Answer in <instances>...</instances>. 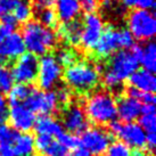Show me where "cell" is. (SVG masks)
I'll return each mask as SVG.
<instances>
[{
    "instance_id": "cell-37",
    "label": "cell",
    "mask_w": 156,
    "mask_h": 156,
    "mask_svg": "<svg viewBox=\"0 0 156 156\" xmlns=\"http://www.w3.org/2000/svg\"><path fill=\"white\" fill-rule=\"evenodd\" d=\"M20 0H0V14H10Z\"/></svg>"
},
{
    "instance_id": "cell-19",
    "label": "cell",
    "mask_w": 156,
    "mask_h": 156,
    "mask_svg": "<svg viewBox=\"0 0 156 156\" xmlns=\"http://www.w3.org/2000/svg\"><path fill=\"white\" fill-rule=\"evenodd\" d=\"M81 33H82V23L75 20V21L64 23L63 25L58 26L56 35L57 38L59 37L67 44L72 46H78L80 44Z\"/></svg>"
},
{
    "instance_id": "cell-22",
    "label": "cell",
    "mask_w": 156,
    "mask_h": 156,
    "mask_svg": "<svg viewBox=\"0 0 156 156\" xmlns=\"http://www.w3.org/2000/svg\"><path fill=\"white\" fill-rule=\"evenodd\" d=\"M33 89L34 88L31 87V86L21 84V83H17L16 86H13L12 89L8 91L9 106L15 104H24V101L31 95V92H32Z\"/></svg>"
},
{
    "instance_id": "cell-34",
    "label": "cell",
    "mask_w": 156,
    "mask_h": 156,
    "mask_svg": "<svg viewBox=\"0 0 156 156\" xmlns=\"http://www.w3.org/2000/svg\"><path fill=\"white\" fill-rule=\"evenodd\" d=\"M57 139H58L57 141L61 144V145H63L66 149H75L80 145V139L71 133L63 132L59 137H57Z\"/></svg>"
},
{
    "instance_id": "cell-33",
    "label": "cell",
    "mask_w": 156,
    "mask_h": 156,
    "mask_svg": "<svg viewBox=\"0 0 156 156\" xmlns=\"http://www.w3.org/2000/svg\"><path fill=\"white\" fill-rule=\"evenodd\" d=\"M117 38H119V46L123 49H130L134 46V39L129 30L121 29L117 30Z\"/></svg>"
},
{
    "instance_id": "cell-14",
    "label": "cell",
    "mask_w": 156,
    "mask_h": 156,
    "mask_svg": "<svg viewBox=\"0 0 156 156\" xmlns=\"http://www.w3.org/2000/svg\"><path fill=\"white\" fill-rule=\"evenodd\" d=\"M120 48L119 46V38H117V29L114 26L108 25L106 30L103 31L99 40L95 46V55L99 59L108 58Z\"/></svg>"
},
{
    "instance_id": "cell-3",
    "label": "cell",
    "mask_w": 156,
    "mask_h": 156,
    "mask_svg": "<svg viewBox=\"0 0 156 156\" xmlns=\"http://www.w3.org/2000/svg\"><path fill=\"white\" fill-rule=\"evenodd\" d=\"M64 80L69 90L84 94L97 87L99 82V72L95 65L87 62H75L66 67Z\"/></svg>"
},
{
    "instance_id": "cell-9",
    "label": "cell",
    "mask_w": 156,
    "mask_h": 156,
    "mask_svg": "<svg viewBox=\"0 0 156 156\" xmlns=\"http://www.w3.org/2000/svg\"><path fill=\"white\" fill-rule=\"evenodd\" d=\"M39 61L37 56L30 52L23 54L16 59L12 69L14 81H17L21 84H29L34 82L38 75Z\"/></svg>"
},
{
    "instance_id": "cell-23",
    "label": "cell",
    "mask_w": 156,
    "mask_h": 156,
    "mask_svg": "<svg viewBox=\"0 0 156 156\" xmlns=\"http://www.w3.org/2000/svg\"><path fill=\"white\" fill-rule=\"evenodd\" d=\"M139 63H141L145 69L151 73L156 71V47L153 41L147 42L146 46L143 47Z\"/></svg>"
},
{
    "instance_id": "cell-18",
    "label": "cell",
    "mask_w": 156,
    "mask_h": 156,
    "mask_svg": "<svg viewBox=\"0 0 156 156\" xmlns=\"http://www.w3.org/2000/svg\"><path fill=\"white\" fill-rule=\"evenodd\" d=\"M129 81H130L131 87L139 91H143V92L154 94L156 89V79L154 74L146 69L136 71L129 78Z\"/></svg>"
},
{
    "instance_id": "cell-4",
    "label": "cell",
    "mask_w": 156,
    "mask_h": 156,
    "mask_svg": "<svg viewBox=\"0 0 156 156\" xmlns=\"http://www.w3.org/2000/svg\"><path fill=\"white\" fill-rule=\"evenodd\" d=\"M128 26L133 39L147 41L153 39L156 32L155 15L151 10L133 9L128 15Z\"/></svg>"
},
{
    "instance_id": "cell-16",
    "label": "cell",
    "mask_w": 156,
    "mask_h": 156,
    "mask_svg": "<svg viewBox=\"0 0 156 156\" xmlns=\"http://www.w3.org/2000/svg\"><path fill=\"white\" fill-rule=\"evenodd\" d=\"M24 51L25 46L23 42L22 35L16 32L8 34L0 44V55L8 61L17 59L24 54Z\"/></svg>"
},
{
    "instance_id": "cell-25",
    "label": "cell",
    "mask_w": 156,
    "mask_h": 156,
    "mask_svg": "<svg viewBox=\"0 0 156 156\" xmlns=\"http://www.w3.org/2000/svg\"><path fill=\"white\" fill-rule=\"evenodd\" d=\"M13 12H14L13 16L15 18V21L20 23H24V24L30 21L31 16L33 14L32 8H31V6L29 5V2L23 1V0L18 1L17 5L15 6V8L13 9Z\"/></svg>"
},
{
    "instance_id": "cell-1",
    "label": "cell",
    "mask_w": 156,
    "mask_h": 156,
    "mask_svg": "<svg viewBox=\"0 0 156 156\" xmlns=\"http://www.w3.org/2000/svg\"><path fill=\"white\" fill-rule=\"evenodd\" d=\"M88 121L97 126L109 124L117 116L116 101L108 90H96L84 103Z\"/></svg>"
},
{
    "instance_id": "cell-29",
    "label": "cell",
    "mask_w": 156,
    "mask_h": 156,
    "mask_svg": "<svg viewBox=\"0 0 156 156\" xmlns=\"http://www.w3.org/2000/svg\"><path fill=\"white\" fill-rule=\"evenodd\" d=\"M18 136L12 126H8L5 123H0V145H12Z\"/></svg>"
},
{
    "instance_id": "cell-43",
    "label": "cell",
    "mask_w": 156,
    "mask_h": 156,
    "mask_svg": "<svg viewBox=\"0 0 156 156\" xmlns=\"http://www.w3.org/2000/svg\"><path fill=\"white\" fill-rule=\"evenodd\" d=\"M132 156H153L152 154H145V153H141V152H134L133 154H132Z\"/></svg>"
},
{
    "instance_id": "cell-21",
    "label": "cell",
    "mask_w": 156,
    "mask_h": 156,
    "mask_svg": "<svg viewBox=\"0 0 156 156\" xmlns=\"http://www.w3.org/2000/svg\"><path fill=\"white\" fill-rule=\"evenodd\" d=\"M13 144L15 156H32L34 152V138L30 133L18 134Z\"/></svg>"
},
{
    "instance_id": "cell-12",
    "label": "cell",
    "mask_w": 156,
    "mask_h": 156,
    "mask_svg": "<svg viewBox=\"0 0 156 156\" xmlns=\"http://www.w3.org/2000/svg\"><path fill=\"white\" fill-rule=\"evenodd\" d=\"M62 122L66 130L74 134L84 132L89 126L86 112L79 103H71L64 107Z\"/></svg>"
},
{
    "instance_id": "cell-15",
    "label": "cell",
    "mask_w": 156,
    "mask_h": 156,
    "mask_svg": "<svg viewBox=\"0 0 156 156\" xmlns=\"http://www.w3.org/2000/svg\"><path fill=\"white\" fill-rule=\"evenodd\" d=\"M141 107L143 105L137 99H134L129 96H121L119 97L116 103V112L120 120L123 122H132L136 119H138L141 114Z\"/></svg>"
},
{
    "instance_id": "cell-27",
    "label": "cell",
    "mask_w": 156,
    "mask_h": 156,
    "mask_svg": "<svg viewBox=\"0 0 156 156\" xmlns=\"http://www.w3.org/2000/svg\"><path fill=\"white\" fill-rule=\"evenodd\" d=\"M14 79L12 71L5 65H0V91L8 92L13 87Z\"/></svg>"
},
{
    "instance_id": "cell-31",
    "label": "cell",
    "mask_w": 156,
    "mask_h": 156,
    "mask_svg": "<svg viewBox=\"0 0 156 156\" xmlns=\"http://www.w3.org/2000/svg\"><path fill=\"white\" fill-rule=\"evenodd\" d=\"M42 156H66L67 155V149L63 145L58 143L57 140L52 139L51 143L47 146V148L41 153Z\"/></svg>"
},
{
    "instance_id": "cell-44",
    "label": "cell",
    "mask_w": 156,
    "mask_h": 156,
    "mask_svg": "<svg viewBox=\"0 0 156 156\" xmlns=\"http://www.w3.org/2000/svg\"><path fill=\"white\" fill-rule=\"evenodd\" d=\"M0 58H1V55H0Z\"/></svg>"
},
{
    "instance_id": "cell-11",
    "label": "cell",
    "mask_w": 156,
    "mask_h": 156,
    "mask_svg": "<svg viewBox=\"0 0 156 156\" xmlns=\"http://www.w3.org/2000/svg\"><path fill=\"white\" fill-rule=\"evenodd\" d=\"M104 31V24L101 18L96 13L87 14L82 22V33L80 38V44L86 50H92L99 40Z\"/></svg>"
},
{
    "instance_id": "cell-13",
    "label": "cell",
    "mask_w": 156,
    "mask_h": 156,
    "mask_svg": "<svg viewBox=\"0 0 156 156\" xmlns=\"http://www.w3.org/2000/svg\"><path fill=\"white\" fill-rule=\"evenodd\" d=\"M7 116L14 130L22 132L30 131L34 126L37 120L34 113L30 111L24 104L10 105V109Z\"/></svg>"
},
{
    "instance_id": "cell-7",
    "label": "cell",
    "mask_w": 156,
    "mask_h": 156,
    "mask_svg": "<svg viewBox=\"0 0 156 156\" xmlns=\"http://www.w3.org/2000/svg\"><path fill=\"white\" fill-rule=\"evenodd\" d=\"M62 78V66L58 64L56 57L46 54L39 61L38 66V84L44 91H49L56 86Z\"/></svg>"
},
{
    "instance_id": "cell-36",
    "label": "cell",
    "mask_w": 156,
    "mask_h": 156,
    "mask_svg": "<svg viewBox=\"0 0 156 156\" xmlns=\"http://www.w3.org/2000/svg\"><path fill=\"white\" fill-rule=\"evenodd\" d=\"M79 2L81 9H83L87 14L95 13L99 6V0H79Z\"/></svg>"
},
{
    "instance_id": "cell-17",
    "label": "cell",
    "mask_w": 156,
    "mask_h": 156,
    "mask_svg": "<svg viewBox=\"0 0 156 156\" xmlns=\"http://www.w3.org/2000/svg\"><path fill=\"white\" fill-rule=\"evenodd\" d=\"M54 4L57 17L64 23L75 21L81 13L79 0H55Z\"/></svg>"
},
{
    "instance_id": "cell-26",
    "label": "cell",
    "mask_w": 156,
    "mask_h": 156,
    "mask_svg": "<svg viewBox=\"0 0 156 156\" xmlns=\"http://www.w3.org/2000/svg\"><path fill=\"white\" fill-rule=\"evenodd\" d=\"M55 57H56L59 65L64 66V67H69V66L73 65L74 63L76 62L78 55H76V52L74 51L73 49L63 48V49L57 51V55Z\"/></svg>"
},
{
    "instance_id": "cell-42",
    "label": "cell",
    "mask_w": 156,
    "mask_h": 156,
    "mask_svg": "<svg viewBox=\"0 0 156 156\" xmlns=\"http://www.w3.org/2000/svg\"><path fill=\"white\" fill-rule=\"evenodd\" d=\"M66 156H91V155L83 147H78L75 148V149H72V152L69 153V154H67Z\"/></svg>"
},
{
    "instance_id": "cell-20",
    "label": "cell",
    "mask_w": 156,
    "mask_h": 156,
    "mask_svg": "<svg viewBox=\"0 0 156 156\" xmlns=\"http://www.w3.org/2000/svg\"><path fill=\"white\" fill-rule=\"evenodd\" d=\"M33 128L39 134H47L56 138L64 132L61 123L49 115H42L38 120H35Z\"/></svg>"
},
{
    "instance_id": "cell-40",
    "label": "cell",
    "mask_w": 156,
    "mask_h": 156,
    "mask_svg": "<svg viewBox=\"0 0 156 156\" xmlns=\"http://www.w3.org/2000/svg\"><path fill=\"white\" fill-rule=\"evenodd\" d=\"M55 0H32L34 8H44V7H50L54 4Z\"/></svg>"
},
{
    "instance_id": "cell-5",
    "label": "cell",
    "mask_w": 156,
    "mask_h": 156,
    "mask_svg": "<svg viewBox=\"0 0 156 156\" xmlns=\"http://www.w3.org/2000/svg\"><path fill=\"white\" fill-rule=\"evenodd\" d=\"M108 129L109 133L119 137L128 147L140 149L146 146V133L137 123H121L113 121L108 124Z\"/></svg>"
},
{
    "instance_id": "cell-30",
    "label": "cell",
    "mask_w": 156,
    "mask_h": 156,
    "mask_svg": "<svg viewBox=\"0 0 156 156\" xmlns=\"http://www.w3.org/2000/svg\"><path fill=\"white\" fill-rule=\"evenodd\" d=\"M139 126L145 131V133H155L156 129V119L155 113H148L143 114V116L139 120Z\"/></svg>"
},
{
    "instance_id": "cell-28",
    "label": "cell",
    "mask_w": 156,
    "mask_h": 156,
    "mask_svg": "<svg viewBox=\"0 0 156 156\" xmlns=\"http://www.w3.org/2000/svg\"><path fill=\"white\" fill-rule=\"evenodd\" d=\"M106 156H132L130 147L122 141H115L111 144L106 151Z\"/></svg>"
},
{
    "instance_id": "cell-38",
    "label": "cell",
    "mask_w": 156,
    "mask_h": 156,
    "mask_svg": "<svg viewBox=\"0 0 156 156\" xmlns=\"http://www.w3.org/2000/svg\"><path fill=\"white\" fill-rule=\"evenodd\" d=\"M7 101L4 96L0 94V123H4L5 120L7 119Z\"/></svg>"
},
{
    "instance_id": "cell-10",
    "label": "cell",
    "mask_w": 156,
    "mask_h": 156,
    "mask_svg": "<svg viewBox=\"0 0 156 156\" xmlns=\"http://www.w3.org/2000/svg\"><path fill=\"white\" fill-rule=\"evenodd\" d=\"M24 105L33 113L49 115L56 112L58 101L54 91H42L34 88L27 99L24 101Z\"/></svg>"
},
{
    "instance_id": "cell-32",
    "label": "cell",
    "mask_w": 156,
    "mask_h": 156,
    "mask_svg": "<svg viewBox=\"0 0 156 156\" xmlns=\"http://www.w3.org/2000/svg\"><path fill=\"white\" fill-rule=\"evenodd\" d=\"M123 5L126 8H137V9H154L155 0H122Z\"/></svg>"
},
{
    "instance_id": "cell-39",
    "label": "cell",
    "mask_w": 156,
    "mask_h": 156,
    "mask_svg": "<svg viewBox=\"0 0 156 156\" xmlns=\"http://www.w3.org/2000/svg\"><path fill=\"white\" fill-rule=\"evenodd\" d=\"M156 145V136L155 133H146V146L147 149L153 152Z\"/></svg>"
},
{
    "instance_id": "cell-8",
    "label": "cell",
    "mask_w": 156,
    "mask_h": 156,
    "mask_svg": "<svg viewBox=\"0 0 156 156\" xmlns=\"http://www.w3.org/2000/svg\"><path fill=\"white\" fill-rule=\"evenodd\" d=\"M112 136L107 130L101 128H90L82 132L80 144L90 155L103 156L111 145Z\"/></svg>"
},
{
    "instance_id": "cell-35",
    "label": "cell",
    "mask_w": 156,
    "mask_h": 156,
    "mask_svg": "<svg viewBox=\"0 0 156 156\" xmlns=\"http://www.w3.org/2000/svg\"><path fill=\"white\" fill-rule=\"evenodd\" d=\"M55 95H56L58 104H61L63 108L72 103V91L69 90L67 87L58 88V90L55 92Z\"/></svg>"
},
{
    "instance_id": "cell-6",
    "label": "cell",
    "mask_w": 156,
    "mask_h": 156,
    "mask_svg": "<svg viewBox=\"0 0 156 156\" xmlns=\"http://www.w3.org/2000/svg\"><path fill=\"white\" fill-rule=\"evenodd\" d=\"M139 61L132 50H121L113 54L108 62V66L105 71L113 74L119 81H124L129 79L137 71Z\"/></svg>"
},
{
    "instance_id": "cell-41",
    "label": "cell",
    "mask_w": 156,
    "mask_h": 156,
    "mask_svg": "<svg viewBox=\"0 0 156 156\" xmlns=\"http://www.w3.org/2000/svg\"><path fill=\"white\" fill-rule=\"evenodd\" d=\"M0 156H15L10 145H0Z\"/></svg>"
},
{
    "instance_id": "cell-24",
    "label": "cell",
    "mask_w": 156,
    "mask_h": 156,
    "mask_svg": "<svg viewBox=\"0 0 156 156\" xmlns=\"http://www.w3.org/2000/svg\"><path fill=\"white\" fill-rule=\"evenodd\" d=\"M34 14L37 18L39 20V23L48 29H55L58 24V17L56 15L55 9L51 7H44V8H34Z\"/></svg>"
},
{
    "instance_id": "cell-2",
    "label": "cell",
    "mask_w": 156,
    "mask_h": 156,
    "mask_svg": "<svg viewBox=\"0 0 156 156\" xmlns=\"http://www.w3.org/2000/svg\"><path fill=\"white\" fill-rule=\"evenodd\" d=\"M22 39L25 48L32 55H46L56 47L57 35L39 22L29 21L22 27Z\"/></svg>"
}]
</instances>
